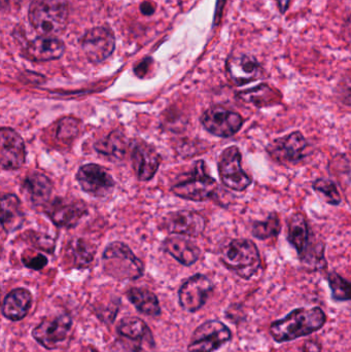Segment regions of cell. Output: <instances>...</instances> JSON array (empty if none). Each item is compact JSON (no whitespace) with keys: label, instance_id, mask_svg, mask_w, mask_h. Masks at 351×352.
<instances>
[{"label":"cell","instance_id":"6da1fadb","mask_svg":"<svg viewBox=\"0 0 351 352\" xmlns=\"http://www.w3.org/2000/svg\"><path fill=\"white\" fill-rule=\"evenodd\" d=\"M326 322L327 316L321 308H298L286 318L272 322L269 331L275 342H290L317 332Z\"/></svg>","mask_w":351,"mask_h":352},{"label":"cell","instance_id":"7a4b0ae2","mask_svg":"<svg viewBox=\"0 0 351 352\" xmlns=\"http://www.w3.org/2000/svg\"><path fill=\"white\" fill-rule=\"evenodd\" d=\"M28 18L39 35L58 37L67 28L69 3L68 0H33Z\"/></svg>","mask_w":351,"mask_h":352},{"label":"cell","instance_id":"3957f363","mask_svg":"<svg viewBox=\"0 0 351 352\" xmlns=\"http://www.w3.org/2000/svg\"><path fill=\"white\" fill-rule=\"evenodd\" d=\"M220 262L243 279H251L261 268L259 250L249 239H233L220 250Z\"/></svg>","mask_w":351,"mask_h":352},{"label":"cell","instance_id":"277c9868","mask_svg":"<svg viewBox=\"0 0 351 352\" xmlns=\"http://www.w3.org/2000/svg\"><path fill=\"white\" fill-rule=\"evenodd\" d=\"M103 270L117 280H136L142 276L144 266L126 244L113 242L102 256Z\"/></svg>","mask_w":351,"mask_h":352},{"label":"cell","instance_id":"5b68a950","mask_svg":"<svg viewBox=\"0 0 351 352\" xmlns=\"http://www.w3.org/2000/svg\"><path fill=\"white\" fill-rule=\"evenodd\" d=\"M288 240L298 252L301 262L309 269L319 270L327 265L324 258V248H311L309 246L310 232L302 213H295L291 217L288 221Z\"/></svg>","mask_w":351,"mask_h":352},{"label":"cell","instance_id":"8992f818","mask_svg":"<svg viewBox=\"0 0 351 352\" xmlns=\"http://www.w3.org/2000/svg\"><path fill=\"white\" fill-rule=\"evenodd\" d=\"M179 198L191 201H205L212 198L218 190V182L207 173V166L200 160L185 179L177 182L171 188Z\"/></svg>","mask_w":351,"mask_h":352},{"label":"cell","instance_id":"52a82bcc","mask_svg":"<svg viewBox=\"0 0 351 352\" xmlns=\"http://www.w3.org/2000/svg\"><path fill=\"white\" fill-rule=\"evenodd\" d=\"M232 333L230 329L220 320H207L200 324L193 333L190 341L189 352H214L230 342Z\"/></svg>","mask_w":351,"mask_h":352},{"label":"cell","instance_id":"ba28073f","mask_svg":"<svg viewBox=\"0 0 351 352\" xmlns=\"http://www.w3.org/2000/svg\"><path fill=\"white\" fill-rule=\"evenodd\" d=\"M80 45L89 61L102 63L115 52V34L109 27H94L80 37Z\"/></svg>","mask_w":351,"mask_h":352},{"label":"cell","instance_id":"9c48e42d","mask_svg":"<svg viewBox=\"0 0 351 352\" xmlns=\"http://www.w3.org/2000/svg\"><path fill=\"white\" fill-rule=\"evenodd\" d=\"M241 153L237 146L227 148L218 161L220 179L227 188L243 192L251 186L253 179L241 166Z\"/></svg>","mask_w":351,"mask_h":352},{"label":"cell","instance_id":"30bf717a","mask_svg":"<svg viewBox=\"0 0 351 352\" xmlns=\"http://www.w3.org/2000/svg\"><path fill=\"white\" fill-rule=\"evenodd\" d=\"M201 123L210 133L218 138L235 135L243 125V118L236 111L223 107H212L203 113Z\"/></svg>","mask_w":351,"mask_h":352},{"label":"cell","instance_id":"8fae6325","mask_svg":"<svg viewBox=\"0 0 351 352\" xmlns=\"http://www.w3.org/2000/svg\"><path fill=\"white\" fill-rule=\"evenodd\" d=\"M212 289L214 285L207 276L194 275L185 280L179 289V305L185 311L195 314L205 305Z\"/></svg>","mask_w":351,"mask_h":352},{"label":"cell","instance_id":"7c38bea8","mask_svg":"<svg viewBox=\"0 0 351 352\" xmlns=\"http://www.w3.org/2000/svg\"><path fill=\"white\" fill-rule=\"evenodd\" d=\"M72 318L68 314L56 316L49 320H43L32 331V337L45 349L53 351L57 349L71 330Z\"/></svg>","mask_w":351,"mask_h":352},{"label":"cell","instance_id":"4fadbf2b","mask_svg":"<svg viewBox=\"0 0 351 352\" xmlns=\"http://www.w3.org/2000/svg\"><path fill=\"white\" fill-rule=\"evenodd\" d=\"M308 142L300 132H293L273 140L267 148L272 159L282 163H297L307 156Z\"/></svg>","mask_w":351,"mask_h":352},{"label":"cell","instance_id":"5bb4252c","mask_svg":"<svg viewBox=\"0 0 351 352\" xmlns=\"http://www.w3.org/2000/svg\"><path fill=\"white\" fill-rule=\"evenodd\" d=\"M26 162V148L20 134L8 127L0 130V165L3 170H16Z\"/></svg>","mask_w":351,"mask_h":352},{"label":"cell","instance_id":"9a60e30c","mask_svg":"<svg viewBox=\"0 0 351 352\" xmlns=\"http://www.w3.org/2000/svg\"><path fill=\"white\" fill-rule=\"evenodd\" d=\"M227 72L229 78L236 86H245L265 76V70L253 56H230L227 60Z\"/></svg>","mask_w":351,"mask_h":352},{"label":"cell","instance_id":"2e32d148","mask_svg":"<svg viewBox=\"0 0 351 352\" xmlns=\"http://www.w3.org/2000/svg\"><path fill=\"white\" fill-rule=\"evenodd\" d=\"M45 213L60 228H73L87 214V206L82 201L55 199L45 206Z\"/></svg>","mask_w":351,"mask_h":352},{"label":"cell","instance_id":"e0dca14e","mask_svg":"<svg viewBox=\"0 0 351 352\" xmlns=\"http://www.w3.org/2000/svg\"><path fill=\"white\" fill-rule=\"evenodd\" d=\"M76 180L82 190L93 196H106L113 188L115 180L103 167L87 164L80 167L76 173Z\"/></svg>","mask_w":351,"mask_h":352},{"label":"cell","instance_id":"ac0fdd59","mask_svg":"<svg viewBox=\"0 0 351 352\" xmlns=\"http://www.w3.org/2000/svg\"><path fill=\"white\" fill-rule=\"evenodd\" d=\"M164 225L170 233L197 237L203 233L206 221L195 211L179 210L168 213L165 217Z\"/></svg>","mask_w":351,"mask_h":352},{"label":"cell","instance_id":"d6986e66","mask_svg":"<svg viewBox=\"0 0 351 352\" xmlns=\"http://www.w3.org/2000/svg\"><path fill=\"white\" fill-rule=\"evenodd\" d=\"M65 43L55 36L38 35L24 47V56L33 62H47L60 59L65 53Z\"/></svg>","mask_w":351,"mask_h":352},{"label":"cell","instance_id":"ffe728a7","mask_svg":"<svg viewBox=\"0 0 351 352\" xmlns=\"http://www.w3.org/2000/svg\"><path fill=\"white\" fill-rule=\"evenodd\" d=\"M161 164V157L150 144L136 142L132 148V165L138 179L148 182L152 179Z\"/></svg>","mask_w":351,"mask_h":352},{"label":"cell","instance_id":"44dd1931","mask_svg":"<svg viewBox=\"0 0 351 352\" xmlns=\"http://www.w3.org/2000/svg\"><path fill=\"white\" fill-rule=\"evenodd\" d=\"M32 306V295L28 289L19 287L12 289L4 298L2 303V316L12 322H19L28 314Z\"/></svg>","mask_w":351,"mask_h":352},{"label":"cell","instance_id":"7402d4cb","mask_svg":"<svg viewBox=\"0 0 351 352\" xmlns=\"http://www.w3.org/2000/svg\"><path fill=\"white\" fill-rule=\"evenodd\" d=\"M163 246L167 254L185 266H192L199 258V248L191 240L181 236H170L165 240Z\"/></svg>","mask_w":351,"mask_h":352},{"label":"cell","instance_id":"603a6c76","mask_svg":"<svg viewBox=\"0 0 351 352\" xmlns=\"http://www.w3.org/2000/svg\"><path fill=\"white\" fill-rule=\"evenodd\" d=\"M25 214L20 199L14 194H6L1 199V226L6 233H12L22 227Z\"/></svg>","mask_w":351,"mask_h":352},{"label":"cell","instance_id":"cb8c5ba5","mask_svg":"<svg viewBox=\"0 0 351 352\" xmlns=\"http://www.w3.org/2000/svg\"><path fill=\"white\" fill-rule=\"evenodd\" d=\"M25 190L28 194L31 202L34 205H43L49 201L53 190V184L45 175L33 173L25 178L23 182Z\"/></svg>","mask_w":351,"mask_h":352},{"label":"cell","instance_id":"d4e9b609","mask_svg":"<svg viewBox=\"0 0 351 352\" xmlns=\"http://www.w3.org/2000/svg\"><path fill=\"white\" fill-rule=\"evenodd\" d=\"M127 297L140 314L152 318L160 316V303L152 292L142 287H132L127 292Z\"/></svg>","mask_w":351,"mask_h":352},{"label":"cell","instance_id":"484cf974","mask_svg":"<svg viewBox=\"0 0 351 352\" xmlns=\"http://www.w3.org/2000/svg\"><path fill=\"white\" fill-rule=\"evenodd\" d=\"M237 98L257 107H265L280 103L282 101V95L268 85L262 84L256 88L239 92Z\"/></svg>","mask_w":351,"mask_h":352},{"label":"cell","instance_id":"4316f807","mask_svg":"<svg viewBox=\"0 0 351 352\" xmlns=\"http://www.w3.org/2000/svg\"><path fill=\"white\" fill-rule=\"evenodd\" d=\"M117 332L120 337L131 340L154 341L152 331L148 324L136 316H127L122 318L117 326Z\"/></svg>","mask_w":351,"mask_h":352},{"label":"cell","instance_id":"83f0119b","mask_svg":"<svg viewBox=\"0 0 351 352\" xmlns=\"http://www.w3.org/2000/svg\"><path fill=\"white\" fill-rule=\"evenodd\" d=\"M128 146L127 138L121 132L113 131L104 140L96 142L94 148L103 156L119 160L125 156Z\"/></svg>","mask_w":351,"mask_h":352},{"label":"cell","instance_id":"f1b7e54d","mask_svg":"<svg viewBox=\"0 0 351 352\" xmlns=\"http://www.w3.org/2000/svg\"><path fill=\"white\" fill-rule=\"evenodd\" d=\"M282 230L280 217L278 213H270L269 217L264 221H255L251 226V232L256 238L260 240H267L276 237Z\"/></svg>","mask_w":351,"mask_h":352},{"label":"cell","instance_id":"f546056e","mask_svg":"<svg viewBox=\"0 0 351 352\" xmlns=\"http://www.w3.org/2000/svg\"><path fill=\"white\" fill-rule=\"evenodd\" d=\"M69 256L76 268H84L90 265L94 258L95 248L82 240L73 241L70 246Z\"/></svg>","mask_w":351,"mask_h":352},{"label":"cell","instance_id":"4dcf8cb0","mask_svg":"<svg viewBox=\"0 0 351 352\" xmlns=\"http://www.w3.org/2000/svg\"><path fill=\"white\" fill-rule=\"evenodd\" d=\"M328 283H329L334 301H351V283L350 281L340 276L337 272H331L328 275Z\"/></svg>","mask_w":351,"mask_h":352},{"label":"cell","instance_id":"1f68e13d","mask_svg":"<svg viewBox=\"0 0 351 352\" xmlns=\"http://www.w3.org/2000/svg\"><path fill=\"white\" fill-rule=\"evenodd\" d=\"M156 342L154 341L131 340L120 337L111 347V352H154Z\"/></svg>","mask_w":351,"mask_h":352},{"label":"cell","instance_id":"d6a6232c","mask_svg":"<svg viewBox=\"0 0 351 352\" xmlns=\"http://www.w3.org/2000/svg\"><path fill=\"white\" fill-rule=\"evenodd\" d=\"M313 190L321 194L325 198L326 202L331 205H339L341 203V196L337 186L332 180L319 178L313 184Z\"/></svg>","mask_w":351,"mask_h":352},{"label":"cell","instance_id":"836d02e7","mask_svg":"<svg viewBox=\"0 0 351 352\" xmlns=\"http://www.w3.org/2000/svg\"><path fill=\"white\" fill-rule=\"evenodd\" d=\"M78 133V122L71 118H65L58 125L57 138L62 142L73 140Z\"/></svg>","mask_w":351,"mask_h":352},{"label":"cell","instance_id":"e575fe53","mask_svg":"<svg viewBox=\"0 0 351 352\" xmlns=\"http://www.w3.org/2000/svg\"><path fill=\"white\" fill-rule=\"evenodd\" d=\"M25 266L33 270H41L43 267L47 266V258L43 254H36L33 258H23Z\"/></svg>","mask_w":351,"mask_h":352},{"label":"cell","instance_id":"d590c367","mask_svg":"<svg viewBox=\"0 0 351 352\" xmlns=\"http://www.w3.org/2000/svg\"><path fill=\"white\" fill-rule=\"evenodd\" d=\"M302 352H321V345L317 340H307L303 344Z\"/></svg>","mask_w":351,"mask_h":352},{"label":"cell","instance_id":"8d00e7d4","mask_svg":"<svg viewBox=\"0 0 351 352\" xmlns=\"http://www.w3.org/2000/svg\"><path fill=\"white\" fill-rule=\"evenodd\" d=\"M140 10H141L142 14L150 16V14H154L155 8L150 2L146 1L140 6Z\"/></svg>","mask_w":351,"mask_h":352},{"label":"cell","instance_id":"74e56055","mask_svg":"<svg viewBox=\"0 0 351 352\" xmlns=\"http://www.w3.org/2000/svg\"><path fill=\"white\" fill-rule=\"evenodd\" d=\"M275 1L278 3V8H280V12L284 14L288 12V6H290L292 0H275Z\"/></svg>","mask_w":351,"mask_h":352},{"label":"cell","instance_id":"f35d334b","mask_svg":"<svg viewBox=\"0 0 351 352\" xmlns=\"http://www.w3.org/2000/svg\"><path fill=\"white\" fill-rule=\"evenodd\" d=\"M342 101L346 104L351 105V88L346 89L342 94Z\"/></svg>","mask_w":351,"mask_h":352},{"label":"cell","instance_id":"ab89813d","mask_svg":"<svg viewBox=\"0 0 351 352\" xmlns=\"http://www.w3.org/2000/svg\"><path fill=\"white\" fill-rule=\"evenodd\" d=\"M91 352H98V351H95V349H91Z\"/></svg>","mask_w":351,"mask_h":352}]
</instances>
